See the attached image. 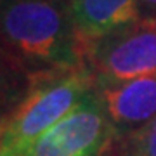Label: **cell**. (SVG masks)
Wrapping results in <instances>:
<instances>
[{
    "label": "cell",
    "instance_id": "cell-4",
    "mask_svg": "<svg viewBox=\"0 0 156 156\" xmlns=\"http://www.w3.org/2000/svg\"><path fill=\"white\" fill-rule=\"evenodd\" d=\"M115 139V128L97 87L66 118L21 149L2 156H102Z\"/></svg>",
    "mask_w": 156,
    "mask_h": 156
},
{
    "label": "cell",
    "instance_id": "cell-7",
    "mask_svg": "<svg viewBox=\"0 0 156 156\" xmlns=\"http://www.w3.org/2000/svg\"><path fill=\"white\" fill-rule=\"evenodd\" d=\"M30 76L0 50V118H9L24 97Z\"/></svg>",
    "mask_w": 156,
    "mask_h": 156
},
{
    "label": "cell",
    "instance_id": "cell-8",
    "mask_svg": "<svg viewBox=\"0 0 156 156\" xmlns=\"http://www.w3.org/2000/svg\"><path fill=\"white\" fill-rule=\"evenodd\" d=\"M102 156H156V118L137 132L115 137Z\"/></svg>",
    "mask_w": 156,
    "mask_h": 156
},
{
    "label": "cell",
    "instance_id": "cell-2",
    "mask_svg": "<svg viewBox=\"0 0 156 156\" xmlns=\"http://www.w3.org/2000/svg\"><path fill=\"white\" fill-rule=\"evenodd\" d=\"M95 87L97 80L87 62L69 69L30 76L26 94L7 118L2 154L21 149L59 123L89 97Z\"/></svg>",
    "mask_w": 156,
    "mask_h": 156
},
{
    "label": "cell",
    "instance_id": "cell-1",
    "mask_svg": "<svg viewBox=\"0 0 156 156\" xmlns=\"http://www.w3.org/2000/svg\"><path fill=\"white\" fill-rule=\"evenodd\" d=\"M0 50L28 76L87 62L68 0H4Z\"/></svg>",
    "mask_w": 156,
    "mask_h": 156
},
{
    "label": "cell",
    "instance_id": "cell-5",
    "mask_svg": "<svg viewBox=\"0 0 156 156\" xmlns=\"http://www.w3.org/2000/svg\"><path fill=\"white\" fill-rule=\"evenodd\" d=\"M115 137L137 132L156 118V76L97 83Z\"/></svg>",
    "mask_w": 156,
    "mask_h": 156
},
{
    "label": "cell",
    "instance_id": "cell-6",
    "mask_svg": "<svg viewBox=\"0 0 156 156\" xmlns=\"http://www.w3.org/2000/svg\"><path fill=\"white\" fill-rule=\"evenodd\" d=\"M73 26L85 49L140 17L139 0H68Z\"/></svg>",
    "mask_w": 156,
    "mask_h": 156
},
{
    "label": "cell",
    "instance_id": "cell-11",
    "mask_svg": "<svg viewBox=\"0 0 156 156\" xmlns=\"http://www.w3.org/2000/svg\"><path fill=\"white\" fill-rule=\"evenodd\" d=\"M2 2H4V0H0V4H2Z\"/></svg>",
    "mask_w": 156,
    "mask_h": 156
},
{
    "label": "cell",
    "instance_id": "cell-9",
    "mask_svg": "<svg viewBox=\"0 0 156 156\" xmlns=\"http://www.w3.org/2000/svg\"><path fill=\"white\" fill-rule=\"evenodd\" d=\"M140 16H156V0H139Z\"/></svg>",
    "mask_w": 156,
    "mask_h": 156
},
{
    "label": "cell",
    "instance_id": "cell-10",
    "mask_svg": "<svg viewBox=\"0 0 156 156\" xmlns=\"http://www.w3.org/2000/svg\"><path fill=\"white\" fill-rule=\"evenodd\" d=\"M5 123H7V118H0V154H2V142H4V134H5Z\"/></svg>",
    "mask_w": 156,
    "mask_h": 156
},
{
    "label": "cell",
    "instance_id": "cell-3",
    "mask_svg": "<svg viewBox=\"0 0 156 156\" xmlns=\"http://www.w3.org/2000/svg\"><path fill=\"white\" fill-rule=\"evenodd\" d=\"M87 64L97 83L156 76V16L115 30L87 47Z\"/></svg>",
    "mask_w": 156,
    "mask_h": 156
}]
</instances>
